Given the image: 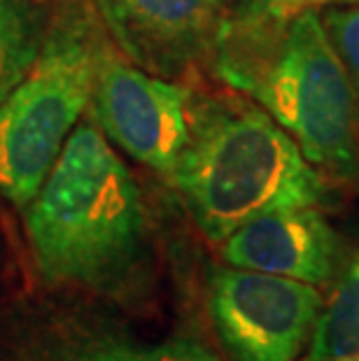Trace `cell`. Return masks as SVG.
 <instances>
[{"label": "cell", "instance_id": "6da1fadb", "mask_svg": "<svg viewBox=\"0 0 359 361\" xmlns=\"http://www.w3.org/2000/svg\"><path fill=\"white\" fill-rule=\"evenodd\" d=\"M217 73L264 107L329 182H359V91L315 7L224 14Z\"/></svg>", "mask_w": 359, "mask_h": 361}, {"label": "cell", "instance_id": "7a4b0ae2", "mask_svg": "<svg viewBox=\"0 0 359 361\" xmlns=\"http://www.w3.org/2000/svg\"><path fill=\"white\" fill-rule=\"evenodd\" d=\"M37 271L54 284L110 291L147 243L140 187L101 126L82 119L40 191L26 205Z\"/></svg>", "mask_w": 359, "mask_h": 361}, {"label": "cell", "instance_id": "3957f363", "mask_svg": "<svg viewBox=\"0 0 359 361\" xmlns=\"http://www.w3.org/2000/svg\"><path fill=\"white\" fill-rule=\"evenodd\" d=\"M168 180L198 231L217 245L257 214L322 207L331 196V182L278 121L255 101L236 96L189 105L187 140Z\"/></svg>", "mask_w": 359, "mask_h": 361}, {"label": "cell", "instance_id": "277c9868", "mask_svg": "<svg viewBox=\"0 0 359 361\" xmlns=\"http://www.w3.org/2000/svg\"><path fill=\"white\" fill-rule=\"evenodd\" d=\"M103 54L89 21L66 14L28 75L0 101V196L26 207L94 94Z\"/></svg>", "mask_w": 359, "mask_h": 361}, {"label": "cell", "instance_id": "5b68a950", "mask_svg": "<svg viewBox=\"0 0 359 361\" xmlns=\"http://www.w3.org/2000/svg\"><path fill=\"white\" fill-rule=\"evenodd\" d=\"M322 289L280 275L215 268L208 310L229 361H299L322 308Z\"/></svg>", "mask_w": 359, "mask_h": 361}, {"label": "cell", "instance_id": "8992f818", "mask_svg": "<svg viewBox=\"0 0 359 361\" xmlns=\"http://www.w3.org/2000/svg\"><path fill=\"white\" fill-rule=\"evenodd\" d=\"M91 98L103 133L135 161L171 178L187 140L192 91L133 63L103 56Z\"/></svg>", "mask_w": 359, "mask_h": 361}, {"label": "cell", "instance_id": "52a82bcc", "mask_svg": "<svg viewBox=\"0 0 359 361\" xmlns=\"http://www.w3.org/2000/svg\"><path fill=\"white\" fill-rule=\"evenodd\" d=\"M133 66L173 80L212 59L224 0H96Z\"/></svg>", "mask_w": 359, "mask_h": 361}, {"label": "cell", "instance_id": "ba28073f", "mask_svg": "<svg viewBox=\"0 0 359 361\" xmlns=\"http://www.w3.org/2000/svg\"><path fill=\"white\" fill-rule=\"evenodd\" d=\"M226 266L280 275L317 289L331 287L346 255L341 235L317 205L257 214L219 243Z\"/></svg>", "mask_w": 359, "mask_h": 361}, {"label": "cell", "instance_id": "9c48e42d", "mask_svg": "<svg viewBox=\"0 0 359 361\" xmlns=\"http://www.w3.org/2000/svg\"><path fill=\"white\" fill-rule=\"evenodd\" d=\"M301 361H359V252L331 282Z\"/></svg>", "mask_w": 359, "mask_h": 361}, {"label": "cell", "instance_id": "30bf717a", "mask_svg": "<svg viewBox=\"0 0 359 361\" xmlns=\"http://www.w3.org/2000/svg\"><path fill=\"white\" fill-rule=\"evenodd\" d=\"M47 40V19L37 0H0V101L28 75Z\"/></svg>", "mask_w": 359, "mask_h": 361}, {"label": "cell", "instance_id": "8fae6325", "mask_svg": "<svg viewBox=\"0 0 359 361\" xmlns=\"http://www.w3.org/2000/svg\"><path fill=\"white\" fill-rule=\"evenodd\" d=\"M71 361H219L194 341H168L159 345L101 343L78 352Z\"/></svg>", "mask_w": 359, "mask_h": 361}, {"label": "cell", "instance_id": "7c38bea8", "mask_svg": "<svg viewBox=\"0 0 359 361\" xmlns=\"http://www.w3.org/2000/svg\"><path fill=\"white\" fill-rule=\"evenodd\" d=\"M327 35L359 91V0L320 10Z\"/></svg>", "mask_w": 359, "mask_h": 361}, {"label": "cell", "instance_id": "4fadbf2b", "mask_svg": "<svg viewBox=\"0 0 359 361\" xmlns=\"http://www.w3.org/2000/svg\"><path fill=\"white\" fill-rule=\"evenodd\" d=\"M245 3L259 5V7H271V10H301V7H315V10H322V7L353 3V0H245Z\"/></svg>", "mask_w": 359, "mask_h": 361}]
</instances>
